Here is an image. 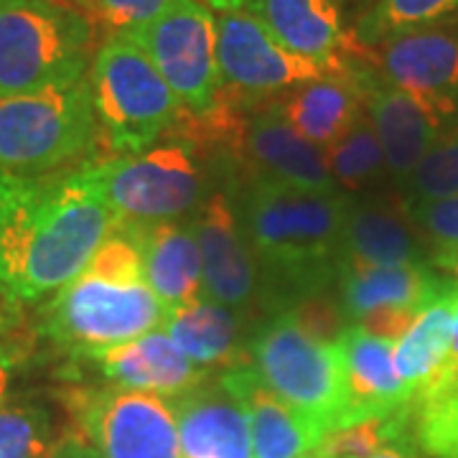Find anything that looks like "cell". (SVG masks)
Here are the masks:
<instances>
[{"label":"cell","instance_id":"6da1fadb","mask_svg":"<svg viewBox=\"0 0 458 458\" xmlns=\"http://www.w3.org/2000/svg\"><path fill=\"white\" fill-rule=\"evenodd\" d=\"M114 232V216L82 165L0 174V288L36 303L74 280Z\"/></svg>","mask_w":458,"mask_h":458},{"label":"cell","instance_id":"7a4b0ae2","mask_svg":"<svg viewBox=\"0 0 458 458\" xmlns=\"http://www.w3.org/2000/svg\"><path fill=\"white\" fill-rule=\"evenodd\" d=\"M237 189L234 212L260 270L267 316L327 293L342 270L344 225L352 199L342 191L311 194L267 179L242 181Z\"/></svg>","mask_w":458,"mask_h":458},{"label":"cell","instance_id":"3957f363","mask_svg":"<svg viewBox=\"0 0 458 458\" xmlns=\"http://www.w3.org/2000/svg\"><path fill=\"white\" fill-rule=\"evenodd\" d=\"M165 318L132 237L114 229L82 273L44 303L38 334L72 361H82L164 328Z\"/></svg>","mask_w":458,"mask_h":458},{"label":"cell","instance_id":"277c9868","mask_svg":"<svg viewBox=\"0 0 458 458\" xmlns=\"http://www.w3.org/2000/svg\"><path fill=\"white\" fill-rule=\"evenodd\" d=\"M105 156H135L179 132L186 110L146 51L105 36L87 74Z\"/></svg>","mask_w":458,"mask_h":458},{"label":"cell","instance_id":"5b68a950","mask_svg":"<svg viewBox=\"0 0 458 458\" xmlns=\"http://www.w3.org/2000/svg\"><path fill=\"white\" fill-rule=\"evenodd\" d=\"M98 47V26L74 3L3 0L0 95L82 82Z\"/></svg>","mask_w":458,"mask_h":458},{"label":"cell","instance_id":"8992f818","mask_svg":"<svg viewBox=\"0 0 458 458\" xmlns=\"http://www.w3.org/2000/svg\"><path fill=\"white\" fill-rule=\"evenodd\" d=\"M207 164L189 140L168 138L135 156H99L82 168L120 229L191 219L212 194Z\"/></svg>","mask_w":458,"mask_h":458},{"label":"cell","instance_id":"52a82bcc","mask_svg":"<svg viewBox=\"0 0 458 458\" xmlns=\"http://www.w3.org/2000/svg\"><path fill=\"white\" fill-rule=\"evenodd\" d=\"M89 82L0 95V174H51L99 158Z\"/></svg>","mask_w":458,"mask_h":458},{"label":"cell","instance_id":"ba28073f","mask_svg":"<svg viewBox=\"0 0 458 458\" xmlns=\"http://www.w3.org/2000/svg\"><path fill=\"white\" fill-rule=\"evenodd\" d=\"M250 364L280 400L324 436L346 426L339 346L313 336L291 311L262 318L250 342Z\"/></svg>","mask_w":458,"mask_h":458},{"label":"cell","instance_id":"9c48e42d","mask_svg":"<svg viewBox=\"0 0 458 458\" xmlns=\"http://www.w3.org/2000/svg\"><path fill=\"white\" fill-rule=\"evenodd\" d=\"M69 430L99 458H181L174 403L123 387H69L62 393Z\"/></svg>","mask_w":458,"mask_h":458},{"label":"cell","instance_id":"30bf717a","mask_svg":"<svg viewBox=\"0 0 458 458\" xmlns=\"http://www.w3.org/2000/svg\"><path fill=\"white\" fill-rule=\"evenodd\" d=\"M125 36L146 51L186 113H212L222 95L212 8L199 0H176L156 21Z\"/></svg>","mask_w":458,"mask_h":458},{"label":"cell","instance_id":"8fae6325","mask_svg":"<svg viewBox=\"0 0 458 458\" xmlns=\"http://www.w3.org/2000/svg\"><path fill=\"white\" fill-rule=\"evenodd\" d=\"M349 72L360 87L387 171L394 181L405 183L430 146L458 125L456 98H430L385 82L369 62V51Z\"/></svg>","mask_w":458,"mask_h":458},{"label":"cell","instance_id":"7c38bea8","mask_svg":"<svg viewBox=\"0 0 458 458\" xmlns=\"http://www.w3.org/2000/svg\"><path fill=\"white\" fill-rule=\"evenodd\" d=\"M456 285L430 262L403 267H344L336 301L346 327H360L387 342H400L415 318Z\"/></svg>","mask_w":458,"mask_h":458},{"label":"cell","instance_id":"4fadbf2b","mask_svg":"<svg viewBox=\"0 0 458 458\" xmlns=\"http://www.w3.org/2000/svg\"><path fill=\"white\" fill-rule=\"evenodd\" d=\"M216 66L222 89L247 99H270L293 87L336 77L306 56L285 49L247 11L216 13Z\"/></svg>","mask_w":458,"mask_h":458},{"label":"cell","instance_id":"5bb4252c","mask_svg":"<svg viewBox=\"0 0 458 458\" xmlns=\"http://www.w3.org/2000/svg\"><path fill=\"white\" fill-rule=\"evenodd\" d=\"M222 165L237 174V183L267 179L311 194L339 191L328 174L324 148L303 140L270 105L262 102L247 114L245 131Z\"/></svg>","mask_w":458,"mask_h":458},{"label":"cell","instance_id":"9a60e30c","mask_svg":"<svg viewBox=\"0 0 458 458\" xmlns=\"http://www.w3.org/2000/svg\"><path fill=\"white\" fill-rule=\"evenodd\" d=\"M189 222L201 252L204 295L247 316L262 311L260 270L227 194L212 191Z\"/></svg>","mask_w":458,"mask_h":458},{"label":"cell","instance_id":"2e32d148","mask_svg":"<svg viewBox=\"0 0 458 458\" xmlns=\"http://www.w3.org/2000/svg\"><path fill=\"white\" fill-rule=\"evenodd\" d=\"M245 11L260 21L285 49L306 56L336 77L367 56L346 29L339 0H247Z\"/></svg>","mask_w":458,"mask_h":458},{"label":"cell","instance_id":"e0dca14e","mask_svg":"<svg viewBox=\"0 0 458 458\" xmlns=\"http://www.w3.org/2000/svg\"><path fill=\"white\" fill-rule=\"evenodd\" d=\"M72 364H89L113 387L158 394L171 403L214 377L199 369L164 328Z\"/></svg>","mask_w":458,"mask_h":458},{"label":"cell","instance_id":"ac0fdd59","mask_svg":"<svg viewBox=\"0 0 458 458\" xmlns=\"http://www.w3.org/2000/svg\"><path fill=\"white\" fill-rule=\"evenodd\" d=\"M369 51L385 82L430 98L458 95V23H438L397 33Z\"/></svg>","mask_w":458,"mask_h":458},{"label":"cell","instance_id":"d6986e66","mask_svg":"<svg viewBox=\"0 0 458 458\" xmlns=\"http://www.w3.org/2000/svg\"><path fill=\"white\" fill-rule=\"evenodd\" d=\"M336 346L346 390V426L393 418L408 408V393L394 367V342L360 327H346Z\"/></svg>","mask_w":458,"mask_h":458},{"label":"cell","instance_id":"ffe728a7","mask_svg":"<svg viewBox=\"0 0 458 458\" xmlns=\"http://www.w3.org/2000/svg\"><path fill=\"white\" fill-rule=\"evenodd\" d=\"M179 420L181 458H252L245 405L212 377L197 390L174 400Z\"/></svg>","mask_w":458,"mask_h":458},{"label":"cell","instance_id":"44dd1931","mask_svg":"<svg viewBox=\"0 0 458 458\" xmlns=\"http://www.w3.org/2000/svg\"><path fill=\"white\" fill-rule=\"evenodd\" d=\"M426 245L410 222L405 201L387 199L349 201L344 225V267H403L428 265ZM433 265V262H430Z\"/></svg>","mask_w":458,"mask_h":458},{"label":"cell","instance_id":"7402d4cb","mask_svg":"<svg viewBox=\"0 0 458 458\" xmlns=\"http://www.w3.org/2000/svg\"><path fill=\"white\" fill-rule=\"evenodd\" d=\"M252 316L227 309L201 295L189 306L168 313L164 331L179 349L209 375H225L250 364Z\"/></svg>","mask_w":458,"mask_h":458},{"label":"cell","instance_id":"603a6c76","mask_svg":"<svg viewBox=\"0 0 458 458\" xmlns=\"http://www.w3.org/2000/svg\"><path fill=\"white\" fill-rule=\"evenodd\" d=\"M125 229L140 252L143 276L168 313L189 306L201 291V252L191 222L132 225Z\"/></svg>","mask_w":458,"mask_h":458},{"label":"cell","instance_id":"cb8c5ba5","mask_svg":"<svg viewBox=\"0 0 458 458\" xmlns=\"http://www.w3.org/2000/svg\"><path fill=\"white\" fill-rule=\"evenodd\" d=\"M219 377L245 405L252 458H301L316 451L324 433L298 415L285 400H280L258 377L252 364Z\"/></svg>","mask_w":458,"mask_h":458},{"label":"cell","instance_id":"d4e9b609","mask_svg":"<svg viewBox=\"0 0 458 458\" xmlns=\"http://www.w3.org/2000/svg\"><path fill=\"white\" fill-rule=\"evenodd\" d=\"M267 105L316 148L334 146L364 114V99L352 72L346 77H324L293 87L267 99Z\"/></svg>","mask_w":458,"mask_h":458},{"label":"cell","instance_id":"484cf974","mask_svg":"<svg viewBox=\"0 0 458 458\" xmlns=\"http://www.w3.org/2000/svg\"><path fill=\"white\" fill-rule=\"evenodd\" d=\"M410 436L426 458H458V313L438 372L403 410Z\"/></svg>","mask_w":458,"mask_h":458},{"label":"cell","instance_id":"4316f807","mask_svg":"<svg viewBox=\"0 0 458 458\" xmlns=\"http://www.w3.org/2000/svg\"><path fill=\"white\" fill-rule=\"evenodd\" d=\"M458 313V280L456 285L430 303L426 311L415 318L408 334L394 344V367L408 393V403L426 387V382L438 372L445 360L451 339H454V321Z\"/></svg>","mask_w":458,"mask_h":458},{"label":"cell","instance_id":"83f0119b","mask_svg":"<svg viewBox=\"0 0 458 458\" xmlns=\"http://www.w3.org/2000/svg\"><path fill=\"white\" fill-rule=\"evenodd\" d=\"M62 436L49 403L36 394H16L0 405V458H51Z\"/></svg>","mask_w":458,"mask_h":458},{"label":"cell","instance_id":"f1b7e54d","mask_svg":"<svg viewBox=\"0 0 458 458\" xmlns=\"http://www.w3.org/2000/svg\"><path fill=\"white\" fill-rule=\"evenodd\" d=\"M454 18H458V0H369L352 33L361 49H375L397 33L438 26Z\"/></svg>","mask_w":458,"mask_h":458},{"label":"cell","instance_id":"f546056e","mask_svg":"<svg viewBox=\"0 0 458 458\" xmlns=\"http://www.w3.org/2000/svg\"><path fill=\"white\" fill-rule=\"evenodd\" d=\"M324 156H327L328 174L342 194L361 191L387 168L379 138L372 128L367 110L344 138H339L334 146L324 148Z\"/></svg>","mask_w":458,"mask_h":458},{"label":"cell","instance_id":"4dcf8cb0","mask_svg":"<svg viewBox=\"0 0 458 458\" xmlns=\"http://www.w3.org/2000/svg\"><path fill=\"white\" fill-rule=\"evenodd\" d=\"M408 199L412 201H436V199L456 197L458 194V125L448 128L430 146L423 161L405 181Z\"/></svg>","mask_w":458,"mask_h":458},{"label":"cell","instance_id":"1f68e13d","mask_svg":"<svg viewBox=\"0 0 458 458\" xmlns=\"http://www.w3.org/2000/svg\"><path fill=\"white\" fill-rule=\"evenodd\" d=\"M408 433V423L400 415L393 418H377V420H364L357 426L336 428L328 430L316 445L313 456L316 458H364L379 451L382 445L394 441L397 436Z\"/></svg>","mask_w":458,"mask_h":458},{"label":"cell","instance_id":"d6a6232c","mask_svg":"<svg viewBox=\"0 0 458 458\" xmlns=\"http://www.w3.org/2000/svg\"><path fill=\"white\" fill-rule=\"evenodd\" d=\"M174 3L176 0H80V8L105 36H125L156 21Z\"/></svg>","mask_w":458,"mask_h":458},{"label":"cell","instance_id":"836d02e7","mask_svg":"<svg viewBox=\"0 0 458 458\" xmlns=\"http://www.w3.org/2000/svg\"><path fill=\"white\" fill-rule=\"evenodd\" d=\"M405 209L430 258L458 250V194L436 201H412Z\"/></svg>","mask_w":458,"mask_h":458},{"label":"cell","instance_id":"e575fe53","mask_svg":"<svg viewBox=\"0 0 458 458\" xmlns=\"http://www.w3.org/2000/svg\"><path fill=\"white\" fill-rule=\"evenodd\" d=\"M29 352H31V344L21 339L18 334L0 339V405L11 397L13 379L26 367Z\"/></svg>","mask_w":458,"mask_h":458},{"label":"cell","instance_id":"d590c367","mask_svg":"<svg viewBox=\"0 0 458 458\" xmlns=\"http://www.w3.org/2000/svg\"><path fill=\"white\" fill-rule=\"evenodd\" d=\"M364 458H423V454L418 451V445H415V441H412V436H410L408 430V433L397 436L394 441L382 445L379 451H375V454H369V456Z\"/></svg>","mask_w":458,"mask_h":458},{"label":"cell","instance_id":"8d00e7d4","mask_svg":"<svg viewBox=\"0 0 458 458\" xmlns=\"http://www.w3.org/2000/svg\"><path fill=\"white\" fill-rule=\"evenodd\" d=\"M51 458H99L87 443L77 436V433H72L69 428L64 430V436H62V441L56 445V451L51 454Z\"/></svg>","mask_w":458,"mask_h":458},{"label":"cell","instance_id":"74e56055","mask_svg":"<svg viewBox=\"0 0 458 458\" xmlns=\"http://www.w3.org/2000/svg\"><path fill=\"white\" fill-rule=\"evenodd\" d=\"M18 303L0 288V339L18 334Z\"/></svg>","mask_w":458,"mask_h":458},{"label":"cell","instance_id":"f35d334b","mask_svg":"<svg viewBox=\"0 0 458 458\" xmlns=\"http://www.w3.org/2000/svg\"><path fill=\"white\" fill-rule=\"evenodd\" d=\"M430 262H433L436 270H441L443 276L458 280V250H448V252H441V255H433Z\"/></svg>","mask_w":458,"mask_h":458},{"label":"cell","instance_id":"ab89813d","mask_svg":"<svg viewBox=\"0 0 458 458\" xmlns=\"http://www.w3.org/2000/svg\"><path fill=\"white\" fill-rule=\"evenodd\" d=\"M207 8H212L216 13H232V11H245L247 0H199Z\"/></svg>","mask_w":458,"mask_h":458},{"label":"cell","instance_id":"60d3db41","mask_svg":"<svg viewBox=\"0 0 458 458\" xmlns=\"http://www.w3.org/2000/svg\"><path fill=\"white\" fill-rule=\"evenodd\" d=\"M301 458H316V456H301Z\"/></svg>","mask_w":458,"mask_h":458},{"label":"cell","instance_id":"b9f144b4","mask_svg":"<svg viewBox=\"0 0 458 458\" xmlns=\"http://www.w3.org/2000/svg\"><path fill=\"white\" fill-rule=\"evenodd\" d=\"M367 3H369V0H364V5H367Z\"/></svg>","mask_w":458,"mask_h":458},{"label":"cell","instance_id":"7bdbcfd3","mask_svg":"<svg viewBox=\"0 0 458 458\" xmlns=\"http://www.w3.org/2000/svg\"><path fill=\"white\" fill-rule=\"evenodd\" d=\"M456 105H458V95H456Z\"/></svg>","mask_w":458,"mask_h":458},{"label":"cell","instance_id":"ee69618b","mask_svg":"<svg viewBox=\"0 0 458 458\" xmlns=\"http://www.w3.org/2000/svg\"><path fill=\"white\" fill-rule=\"evenodd\" d=\"M0 3H3V0H0Z\"/></svg>","mask_w":458,"mask_h":458}]
</instances>
